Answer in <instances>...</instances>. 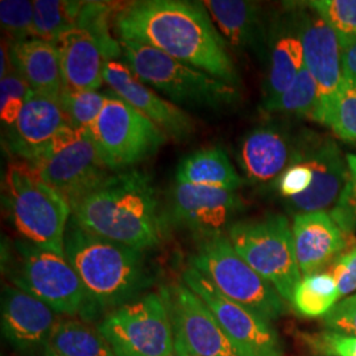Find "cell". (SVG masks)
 <instances>
[{
  "label": "cell",
  "mask_w": 356,
  "mask_h": 356,
  "mask_svg": "<svg viewBox=\"0 0 356 356\" xmlns=\"http://www.w3.org/2000/svg\"><path fill=\"white\" fill-rule=\"evenodd\" d=\"M115 24L120 40L152 47L232 86L239 82L229 44L214 26L204 3L134 1L116 13Z\"/></svg>",
  "instance_id": "obj_1"
},
{
  "label": "cell",
  "mask_w": 356,
  "mask_h": 356,
  "mask_svg": "<svg viewBox=\"0 0 356 356\" xmlns=\"http://www.w3.org/2000/svg\"><path fill=\"white\" fill-rule=\"evenodd\" d=\"M70 209L78 225L107 241L144 251L161 239L156 191L151 177L141 170L110 175Z\"/></svg>",
  "instance_id": "obj_2"
},
{
  "label": "cell",
  "mask_w": 356,
  "mask_h": 356,
  "mask_svg": "<svg viewBox=\"0 0 356 356\" xmlns=\"http://www.w3.org/2000/svg\"><path fill=\"white\" fill-rule=\"evenodd\" d=\"M65 257L98 310L126 305L152 284L143 251L98 236L73 216L65 234Z\"/></svg>",
  "instance_id": "obj_3"
},
{
  "label": "cell",
  "mask_w": 356,
  "mask_h": 356,
  "mask_svg": "<svg viewBox=\"0 0 356 356\" xmlns=\"http://www.w3.org/2000/svg\"><path fill=\"white\" fill-rule=\"evenodd\" d=\"M3 202L15 229L26 242L65 256V234L72 209L26 161L7 166Z\"/></svg>",
  "instance_id": "obj_4"
},
{
  "label": "cell",
  "mask_w": 356,
  "mask_h": 356,
  "mask_svg": "<svg viewBox=\"0 0 356 356\" xmlns=\"http://www.w3.org/2000/svg\"><path fill=\"white\" fill-rule=\"evenodd\" d=\"M119 42L131 72L178 107L219 110L238 101L235 86L204 70L179 63L144 44L128 40Z\"/></svg>",
  "instance_id": "obj_5"
},
{
  "label": "cell",
  "mask_w": 356,
  "mask_h": 356,
  "mask_svg": "<svg viewBox=\"0 0 356 356\" xmlns=\"http://www.w3.org/2000/svg\"><path fill=\"white\" fill-rule=\"evenodd\" d=\"M4 261L13 285L51 306L56 313L86 319L97 314L98 307L65 256L16 241L8 247Z\"/></svg>",
  "instance_id": "obj_6"
},
{
  "label": "cell",
  "mask_w": 356,
  "mask_h": 356,
  "mask_svg": "<svg viewBox=\"0 0 356 356\" xmlns=\"http://www.w3.org/2000/svg\"><path fill=\"white\" fill-rule=\"evenodd\" d=\"M189 263L219 292L260 318L272 322L286 313L285 300L243 260L234 250L227 235L201 241Z\"/></svg>",
  "instance_id": "obj_7"
},
{
  "label": "cell",
  "mask_w": 356,
  "mask_h": 356,
  "mask_svg": "<svg viewBox=\"0 0 356 356\" xmlns=\"http://www.w3.org/2000/svg\"><path fill=\"white\" fill-rule=\"evenodd\" d=\"M227 238L243 260L291 302L302 273L288 218L269 214L260 219L236 220L229 226Z\"/></svg>",
  "instance_id": "obj_8"
},
{
  "label": "cell",
  "mask_w": 356,
  "mask_h": 356,
  "mask_svg": "<svg viewBox=\"0 0 356 356\" xmlns=\"http://www.w3.org/2000/svg\"><path fill=\"white\" fill-rule=\"evenodd\" d=\"M28 164L64 197L69 206L110 176L90 132H79L67 124Z\"/></svg>",
  "instance_id": "obj_9"
},
{
  "label": "cell",
  "mask_w": 356,
  "mask_h": 356,
  "mask_svg": "<svg viewBox=\"0 0 356 356\" xmlns=\"http://www.w3.org/2000/svg\"><path fill=\"white\" fill-rule=\"evenodd\" d=\"M90 136L104 166L123 172L152 157L168 140L165 134L113 91Z\"/></svg>",
  "instance_id": "obj_10"
},
{
  "label": "cell",
  "mask_w": 356,
  "mask_h": 356,
  "mask_svg": "<svg viewBox=\"0 0 356 356\" xmlns=\"http://www.w3.org/2000/svg\"><path fill=\"white\" fill-rule=\"evenodd\" d=\"M98 331L115 356H173L175 339L161 293H148L111 310Z\"/></svg>",
  "instance_id": "obj_11"
},
{
  "label": "cell",
  "mask_w": 356,
  "mask_h": 356,
  "mask_svg": "<svg viewBox=\"0 0 356 356\" xmlns=\"http://www.w3.org/2000/svg\"><path fill=\"white\" fill-rule=\"evenodd\" d=\"M177 356H243L204 301L185 284L161 289Z\"/></svg>",
  "instance_id": "obj_12"
},
{
  "label": "cell",
  "mask_w": 356,
  "mask_h": 356,
  "mask_svg": "<svg viewBox=\"0 0 356 356\" xmlns=\"http://www.w3.org/2000/svg\"><path fill=\"white\" fill-rule=\"evenodd\" d=\"M182 280L209 306L220 327L243 356H285L280 335L270 322L229 300L191 266L184 270Z\"/></svg>",
  "instance_id": "obj_13"
},
{
  "label": "cell",
  "mask_w": 356,
  "mask_h": 356,
  "mask_svg": "<svg viewBox=\"0 0 356 356\" xmlns=\"http://www.w3.org/2000/svg\"><path fill=\"white\" fill-rule=\"evenodd\" d=\"M296 7L304 44L305 67L318 86L316 122L325 124L344 81L339 38L326 20L307 3Z\"/></svg>",
  "instance_id": "obj_14"
},
{
  "label": "cell",
  "mask_w": 356,
  "mask_h": 356,
  "mask_svg": "<svg viewBox=\"0 0 356 356\" xmlns=\"http://www.w3.org/2000/svg\"><path fill=\"white\" fill-rule=\"evenodd\" d=\"M297 161H304L312 168L313 184L304 194L286 200L288 209L297 216L326 211L331 204H337L350 177L347 159L337 143L305 132Z\"/></svg>",
  "instance_id": "obj_15"
},
{
  "label": "cell",
  "mask_w": 356,
  "mask_h": 356,
  "mask_svg": "<svg viewBox=\"0 0 356 356\" xmlns=\"http://www.w3.org/2000/svg\"><path fill=\"white\" fill-rule=\"evenodd\" d=\"M243 209L236 191L177 184L170 193L172 219L201 241L225 235Z\"/></svg>",
  "instance_id": "obj_16"
},
{
  "label": "cell",
  "mask_w": 356,
  "mask_h": 356,
  "mask_svg": "<svg viewBox=\"0 0 356 356\" xmlns=\"http://www.w3.org/2000/svg\"><path fill=\"white\" fill-rule=\"evenodd\" d=\"M104 82L113 92L148 118L173 140H188L195 131L191 115L166 101L135 76L127 64L108 60L104 65Z\"/></svg>",
  "instance_id": "obj_17"
},
{
  "label": "cell",
  "mask_w": 356,
  "mask_h": 356,
  "mask_svg": "<svg viewBox=\"0 0 356 356\" xmlns=\"http://www.w3.org/2000/svg\"><path fill=\"white\" fill-rule=\"evenodd\" d=\"M57 323L51 306L15 285L3 288L1 331L15 351L31 355L48 348Z\"/></svg>",
  "instance_id": "obj_18"
},
{
  "label": "cell",
  "mask_w": 356,
  "mask_h": 356,
  "mask_svg": "<svg viewBox=\"0 0 356 356\" xmlns=\"http://www.w3.org/2000/svg\"><path fill=\"white\" fill-rule=\"evenodd\" d=\"M305 134L294 136L280 124H266L248 132L239 148V165L254 184L276 181L298 160Z\"/></svg>",
  "instance_id": "obj_19"
},
{
  "label": "cell",
  "mask_w": 356,
  "mask_h": 356,
  "mask_svg": "<svg viewBox=\"0 0 356 356\" xmlns=\"http://www.w3.org/2000/svg\"><path fill=\"white\" fill-rule=\"evenodd\" d=\"M267 51L264 101L282 94L305 67L304 44L296 6L269 24Z\"/></svg>",
  "instance_id": "obj_20"
},
{
  "label": "cell",
  "mask_w": 356,
  "mask_h": 356,
  "mask_svg": "<svg viewBox=\"0 0 356 356\" xmlns=\"http://www.w3.org/2000/svg\"><path fill=\"white\" fill-rule=\"evenodd\" d=\"M66 124L60 98L31 91L16 123L7 134V147L28 163Z\"/></svg>",
  "instance_id": "obj_21"
},
{
  "label": "cell",
  "mask_w": 356,
  "mask_h": 356,
  "mask_svg": "<svg viewBox=\"0 0 356 356\" xmlns=\"http://www.w3.org/2000/svg\"><path fill=\"white\" fill-rule=\"evenodd\" d=\"M292 231L296 259L304 276L318 273L343 250V229L327 211L294 216Z\"/></svg>",
  "instance_id": "obj_22"
},
{
  "label": "cell",
  "mask_w": 356,
  "mask_h": 356,
  "mask_svg": "<svg viewBox=\"0 0 356 356\" xmlns=\"http://www.w3.org/2000/svg\"><path fill=\"white\" fill-rule=\"evenodd\" d=\"M202 3L222 38L234 49L257 54L267 51L269 26L257 3L243 0H207Z\"/></svg>",
  "instance_id": "obj_23"
},
{
  "label": "cell",
  "mask_w": 356,
  "mask_h": 356,
  "mask_svg": "<svg viewBox=\"0 0 356 356\" xmlns=\"http://www.w3.org/2000/svg\"><path fill=\"white\" fill-rule=\"evenodd\" d=\"M61 63L65 89L98 90L104 82L106 57L88 31L73 26L54 42Z\"/></svg>",
  "instance_id": "obj_24"
},
{
  "label": "cell",
  "mask_w": 356,
  "mask_h": 356,
  "mask_svg": "<svg viewBox=\"0 0 356 356\" xmlns=\"http://www.w3.org/2000/svg\"><path fill=\"white\" fill-rule=\"evenodd\" d=\"M10 61L33 92L60 98L65 90L64 76L54 44L36 38L11 42Z\"/></svg>",
  "instance_id": "obj_25"
},
{
  "label": "cell",
  "mask_w": 356,
  "mask_h": 356,
  "mask_svg": "<svg viewBox=\"0 0 356 356\" xmlns=\"http://www.w3.org/2000/svg\"><path fill=\"white\" fill-rule=\"evenodd\" d=\"M176 182L236 191L244 179L222 148H202L186 156L177 166Z\"/></svg>",
  "instance_id": "obj_26"
},
{
  "label": "cell",
  "mask_w": 356,
  "mask_h": 356,
  "mask_svg": "<svg viewBox=\"0 0 356 356\" xmlns=\"http://www.w3.org/2000/svg\"><path fill=\"white\" fill-rule=\"evenodd\" d=\"M47 351L63 356H115L102 334L81 321H61L51 332Z\"/></svg>",
  "instance_id": "obj_27"
},
{
  "label": "cell",
  "mask_w": 356,
  "mask_h": 356,
  "mask_svg": "<svg viewBox=\"0 0 356 356\" xmlns=\"http://www.w3.org/2000/svg\"><path fill=\"white\" fill-rule=\"evenodd\" d=\"M341 298L337 281L331 273H313L297 284L292 302L297 313L304 317H325Z\"/></svg>",
  "instance_id": "obj_28"
},
{
  "label": "cell",
  "mask_w": 356,
  "mask_h": 356,
  "mask_svg": "<svg viewBox=\"0 0 356 356\" xmlns=\"http://www.w3.org/2000/svg\"><path fill=\"white\" fill-rule=\"evenodd\" d=\"M319 94L316 79L304 67L292 85L282 94L263 101V110L269 114H288L317 118Z\"/></svg>",
  "instance_id": "obj_29"
},
{
  "label": "cell",
  "mask_w": 356,
  "mask_h": 356,
  "mask_svg": "<svg viewBox=\"0 0 356 356\" xmlns=\"http://www.w3.org/2000/svg\"><path fill=\"white\" fill-rule=\"evenodd\" d=\"M83 1L38 0L33 1V35L54 44L66 31L76 26Z\"/></svg>",
  "instance_id": "obj_30"
},
{
  "label": "cell",
  "mask_w": 356,
  "mask_h": 356,
  "mask_svg": "<svg viewBox=\"0 0 356 356\" xmlns=\"http://www.w3.org/2000/svg\"><path fill=\"white\" fill-rule=\"evenodd\" d=\"M106 99L107 94L97 90L65 89L60 103L67 126L79 132H90L102 113Z\"/></svg>",
  "instance_id": "obj_31"
},
{
  "label": "cell",
  "mask_w": 356,
  "mask_h": 356,
  "mask_svg": "<svg viewBox=\"0 0 356 356\" xmlns=\"http://www.w3.org/2000/svg\"><path fill=\"white\" fill-rule=\"evenodd\" d=\"M113 11L114 6L111 3L83 1L76 26L88 31L99 42L107 61L115 60L122 54L120 42L111 38L110 32V19Z\"/></svg>",
  "instance_id": "obj_32"
},
{
  "label": "cell",
  "mask_w": 356,
  "mask_h": 356,
  "mask_svg": "<svg viewBox=\"0 0 356 356\" xmlns=\"http://www.w3.org/2000/svg\"><path fill=\"white\" fill-rule=\"evenodd\" d=\"M325 126L342 140L356 143V83L344 78Z\"/></svg>",
  "instance_id": "obj_33"
},
{
  "label": "cell",
  "mask_w": 356,
  "mask_h": 356,
  "mask_svg": "<svg viewBox=\"0 0 356 356\" xmlns=\"http://www.w3.org/2000/svg\"><path fill=\"white\" fill-rule=\"evenodd\" d=\"M307 4L334 29L339 42L356 40V0H313Z\"/></svg>",
  "instance_id": "obj_34"
},
{
  "label": "cell",
  "mask_w": 356,
  "mask_h": 356,
  "mask_svg": "<svg viewBox=\"0 0 356 356\" xmlns=\"http://www.w3.org/2000/svg\"><path fill=\"white\" fill-rule=\"evenodd\" d=\"M35 8L32 1L26 0H1L0 22L13 42L35 38L33 35Z\"/></svg>",
  "instance_id": "obj_35"
},
{
  "label": "cell",
  "mask_w": 356,
  "mask_h": 356,
  "mask_svg": "<svg viewBox=\"0 0 356 356\" xmlns=\"http://www.w3.org/2000/svg\"><path fill=\"white\" fill-rule=\"evenodd\" d=\"M0 116L8 127L16 123L32 90L15 70L8 72L0 81Z\"/></svg>",
  "instance_id": "obj_36"
},
{
  "label": "cell",
  "mask_w": 356,
  "mask_h": 356,
  "mask_svg": "<svg viewBox=\"0 0 356 356\" xmlns=\"http://www.w3.org/2000/svg\"><path fill=\"white\" fill-rule=\"evenodd\" d=\"M275 184L281 197L291 200L310 189L313 184V170L304 161H297L289 166L280 177L275 181Z\"/></svg>",
  "instance_id": "obj_37"
},
{
  "label": "cell",
  "mask_w": 356,
  "mask_h": 356,
  "mask_svg": "<svg viewBox=\"0 0 356 356\" xmlns=\"http://www.w3.org/2000/svg\"><path fill=\"white\" fill-rule=\"evenodd\" d=\"M322 323L326 331L356 337V293L334 306Z\"/></svg>",
  "instance_id": "obj_38"
},
{
  "label": "cell",
  "mask_w": 356,
  "mask_h": 356,
  "mask_svg": "<svg viewBox=\"0 0 356 356\" xmlns=\"http://www.w3.org/2000/svg\"><path fill=\"white\" fill-rule=\"evenodd\" d=\"M312 346L329 356H356V337L332 331L319 332L310 338Z\"/></svg>",
  "instance_id": "obj_39"
},
{
  "label": "cell",
  "mask_w": 356,
  "mask_h": 356,
  "mask_svg": "<svg viewBox=\"0 0 356 356\" xmlns=\"http://www.w3.org/2000/svg\"><path fill=\"white\" fill-rule=\"evenodd\" d=\"M341 297L356 292V247L338 257L332 270Z\"/></svg>",
  "instance_id": "obj_40"
},
{
  "label": "cell",
  "mask_w": 356,
  "mask_h": 356,
  "mask_svg": "<svg viewBox=\"0 0 356 356\" xmlns=\"http://www.w3.org/2000/svg\"><path fill=\"white\" fill-rule=\"evenodd\" d=\"M339 45L344 78L353 83H356V40L342 41L339 42Z\"/></svg>",
  "instance_id": "obj_41"
},
{
  "label": "cell",
  "mask_w": 356,
  "mask_h": 356,
  "mask_svg": "<svg viewBox=\"0 0 356 356\" xmlns=\"http://www.w3.org/2000/svg\"><path fill=\"white\" fill-rule=\"evenodd\" d=\"M346 159H347V164L350 169V177H348V182L346 186L356 198V154H347Z\"/></svg>",
  "instance_id": "obj_42"
},
{
  "label": "cell",
  "mask_w": 356,
  "mask_h": 356,
  "mask_svg": "<svg viewBox=\"0 0 356 356\" xmlns=\"http://www.w3.org/2000/svg\"><path fill=\"white\" fill-rule=\"evenodd\" d=\"M45 356H63L58 355V354H54V353H51V351H47V355Z\"/></svg>",
  "instance_id": "obj_43"
}]
</instances>
